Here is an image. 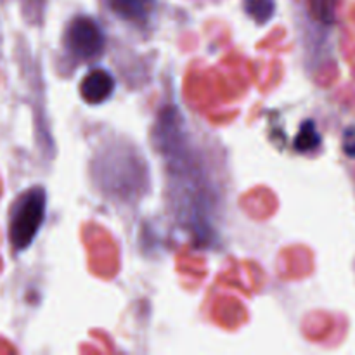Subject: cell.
<instances>
[{
	"label": "cell",
	"instance_id": "cell-1",
	"mask_svg": "<svg viewBox=\"0 0 355 355\" xmlns=\"http://www.w3.org/2000/svg\"><path fill=\"white\" fill-rule=\"evenodd\" d=\"M47 196L42 187H33L16 201L10 215V243L17 252H23L33 243L44 224Z\"/></svg>",
	"mask_w": 355,
	"mask_h": 355
},
{
	"label": "cell",
	"instance_id": "cell-2",
	"mask_svg": "<svg viewBox=\"0 0 355 355\" xmlns=\"http://www.w3.org/2000/svg\"><path fill=\"white\" fill-rule=\"evenodd\" d=\"M66 47L78 61L97 58L104 47V33L99 24L87 16H78L68 24Z\"/></svg>",
	"mask_w": 355,
	"mask_h": 355
},
{
	"label": "cell",
	"instance_id": "cell-3",
	"mask_svg": "<svg viewBox=\"0 0 355 355\" xmlns=\"http://www.w3.org/2000/svg\"><path fill=\"white\" fill-rule=\"evenodd\" d=\"M107 7L125 23L144 24L151 17L155 0H107Z\"/></svg>",
	"mask_w": 355,
	"mask_h": 355
},
{
	"label": "cell",
	"instance_id": "cell-4",
	"mask_svg": "<svg viewBox=\"0 0 355 355\" xmlns=\"http://www.w3.org/2000/svg\"><path fill=\"white\" fill-rule=\"evenodd\" d=\"M80 90H82V97L87 103L101 104L113 94L114 80L104 69H94L83 78Z\"/></svg>",
	"mask_w": 355,
	"mask_h": 355
}]
</instances>
